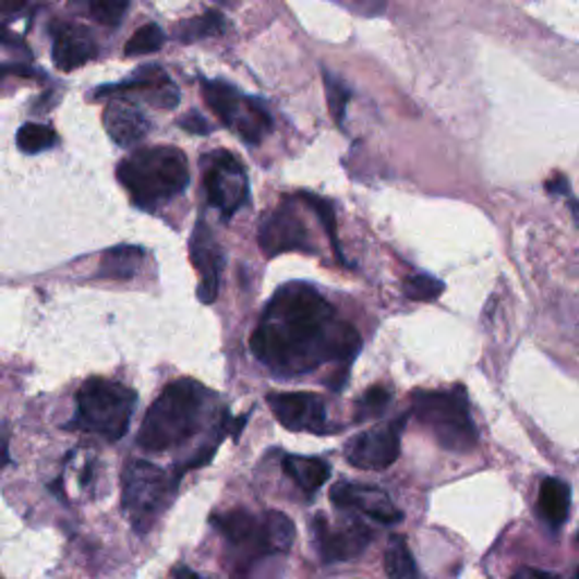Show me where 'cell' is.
<instances>
[{
  "instance_id": "13",
  "label": "cell",
  "mask_w": 579,
  "mask_h": 579,
  "mask_svg": "<svg viewBox=\"0 0 579 579\" xmlns=\"http://www.w3.org/2000/svg\"><path fill=\"white\" fill-rule=\"evenodd\" d=\"M313 534H315V545L319 551V557L326 564L355 559L358 555L367 551L370 543H372V536H374L367 526L355 523V521L330 526L324 514L315 516Z\"/></svg>"
},
{
  "instance_id": "25",
  "label": "cell",
  "mask_w": 579,
  "mask_h": 579,
  "mask_svg": "<svg viewBox=\"0 0 579 579\" xmlns=\"http://www.w3.org/2000/svg\"><path fill=\"white\" fill-rule=\"evenodd\" d=\"M391 403V391L383 385H374L364 391L362 399L355 403V423H367L378 419Z\"/></svg>"
},
{
  "instance_id": "35",
  "label": "cell",
  "mask_w": 579,
  "mask_h": 579,
  "mask_svg": "<svg viewBox=\"0 0 579 579\" xmlns=\"http://www.w3.org/2000/svg\"><path fill=\"white\" fill-rule=\"evenodd\" d=\"M0 44H5V46H21V39H14L12 33H8L5 27H0Z\"/></svg>"
},
{
  "instance_id": "11",
  "label": "cell",
  "mask_w": 579,
  "mask_h": 579,
  "mask_svg": "<svg viewBox=\"0 0 579 579\" xmlns=\"http://www.w3.org/2000/svg\"><path fill=\"white\" fill-rule=\"evenodd\" d=\"M410 414L394 419L385 429L362 431L345 444V457L349 465L362 471H385L401 455V435Z\"/></svg>"
},
{
  "instance_id": "15",
  "label": "cell",
  "mask_w": 579,
  "mask_h": 579,
  "mask_svg": "<svg viewBox=\"0 0 579 579\" xmlns=\"http://www.w3.org/2000/svg\"><path fill=\"white\" fill-rule=\"evenodd\" d=\"M330 500L335 507L364 514L383 526H394L403 518V511L396 507L389 500V496L383 490H378V486L338 482V484H333Z\"/></svg>"
},
{
  "instance_id": "8",
  "label": "cell",
  "mask_w": 579,
  "mask_h": 579,
  "mask_svg": "<svg viewBox=\"0 0 579 579\" xmlns=\"http://www.w3.org/2000/svg\"><path fill=\"white\" fill-rule=\"evenodd\" d=\"M202 94L208 109L227 128L238 132V136L245 143L258 145L272 132V116L265 111V107L254 98L242 96L238 88L220 80H204Z\"/></svg>"
},
{
  "instance_id": "2",
  "label": "cell",
  "mask_w": 579,
  "mask_h": 579,
  "mask_svg": "<svg viewBox=\"0 0 579 579\" xmlns=\"http://www.w3.org/2000/svg\"><path fill=\"white\" fill-rule=\"evenodd\" d=\"M208 391L191 378L170 383L149 406L138 431V446L147 453H164L186 444L200 433Z\"/></svg>"
},
{
  "instance_id": "20",
  "label": "cell",
  "mask_w": 579,
  "mask_h": 579,
  "mask_svg": "<svg viewBox=\"0 0 579 579\" xmlns=\"http://www.w3.org/2000/svg\"><path fill=\"white\" fill-rule=\"evenodd\" d=\"M284 473L299 486V490L313 496L330 478V465L322 457H303V455H286Z\"/></svg>"
},
{
  "instance_id": "23",
  "label": "cell",
  "mask_w": 579,
  "mask_h": 579,
  "mask_svg": "<svg viewBox=\"0 0 579 579\" xmlns=\"http://www.w3.org/2000/svg\"><path fill=\"white\" fill-rule=\"evenodd\" d=\"M225 33V19L220 12H206L202 16H195L186 21L184 25H179L177 29V39L179 41H197L206 37H216Z\"/></svg>"
},
{
  "instance_id": "22",
  "label": "cell",
  "mask_w": 579,
  "mask_h": 579,
  "mask_svg": "<svg viewBox=\"0 0 579 579\" xmlns=\"http://www.w3.org/2000/svg\"><path fill=\"white\" fill-rule=\"evenodd\" d=\"M385 570L389 579H419L417 562L410 553L406 536L394 534L385 551Z\"/></svg>"
},
{
  "instance_id": "36",
  "label": "cell",
  "mask_w": 579,
  "mask_h": 579,
  "mask_svg": "<svg viewBox=\"0 0 579 579\" xmlns=\"http://www.w3.org/2000/svg\"><path fill=\"white\" fill-rule=\"evenodd\" d=\"M174 577H177V579H200L189 566H179V568L174 570Z\"/></svg>"
},
{
  "instance_id": "17",
  "label": "cell",
  "mask_w": 579,
  "mask_h": 579,
  "mask_svg": "<svg viewBox=\"0 0 579 579\" xmlns=\"http://www.w3.org/2000/svg\"><path fill=\"white\" fill-rule=\"evenodd\" d=\"M128 91H136V94H143L152 105L159 107V109H172L179 102L177 86L166 75V71L159 69V67H145V69L136 71V75L130 82H120V84H113V86H102L98 91V96L128 94Z\"/></svg>"
},
{
  "instance_id": "10",
  "label": "cell",
  "mask_w": 579,
  "mask_h": 579,
  "mask_svg": "<svg viewBox=\"0 0 579 579\" xmlns=\"http://www.w3.org/2000/svg\"><path fill=\"white\" fill-rule=\"evenodd\" d=\"M258 245L267 258L288 252H317L309 225L299 216L294 202H284L279 208L267 213L258 229Z\"/></svg>"
},
{
  "instance_id": "32",
  "label": "cell",
  "mask_w": 579,
  "mask_h": 579,
  "mask_svg": "<svg viewBox=\"0 0 579 579\" xmlns=\"http://www.w3.org/2000/svg\"><path fill=\"white\" fill-rule=\"evenodd\" d=\"M37 71L29 69L25 64H0V77L8 75H23V77H33Z\"/></svg>"
},
{
  "instance_id": "3",
  "label": "cell",
  "mask_w": 579,
  "mask_h": 579,
  "mask_svg": "<svg viewBox=\"0 0 579 579\" xmlns=\"http://www.w3.org/2000/svg\"><path fill=\"white\" fill-rule=\"evenodd\" d=\"M118 181L143 210H155L186 191L191 170L186 155L172 145L136 149L118 166Z\"/></svg>"
},
{
  "instance_id": "29",
  "label": "cell",
  "mask_w": 579,
  "mask_h": 579,
  "mask_svg": "<svg viewBox=\"0 0 579 579\" xmlns=\"http://www.w3.org/2000/svg\"><path fill=\"white\" fill-rule=\"evenodd\" d=\"M301 200H303V204L311 206L317 213V218L322 220V225H324V229H326V233L330 238V245H333L335 254H338V258L342 263H347L345 256H342V252H340V245H338V231H335V210H333V204L328 200H324V197L309 195V193H301Z\"/></svg>"
},
{
  "instance_id": "9",
  "label": "cell",
  "mask_w": 579,
  "mask_h": 579,
  "mask_svg": "<svg viewBox=\"0 0 579 579\" xmlns=\"http://www.w3.org/2000/svg\"><path fill=\"white\" fill-rule=\"evenodd\" d=\"M204 189L210 206H216L225 220H229L250 200L248 172L229 152L210 155L204 172Z\"/></svg>"
},
{
  "instance_id": "31",
  "label": "cell",
  "mask_w": 579,
  "mask_h": 579,
  "mask_svg": "<svg viewBox=\"0 0 579 579\" xmlns=\"http://www.w3.org/2000/svg\"><path fill=\"white\" fill-rule=\"evenodd\" d=\"M179 125L184 128L186 132H191V134H208L210 132V125L206 123V120L197 111H191L184 120H179Z\"/></svg>"
},
{
  "instance_id": "16",
  "label": "cell",
  "mask_w": 579,
  "mask_h": 579,
  "mask_svg": "<svg viewBox=\"0 0 579 579\" xmlns=\"http://www.w3.org/2000/svg\"><path fill=\"white\" fill-rule=\"evenodd\" d=\"M98 48L86 27L64 23L55 27L52 41V62L59 71H75L96 57Z\"/></svg>"
},
{
  "instance_id": "30",
  "label": "cell",
  "mask_w": 579,
  "mask_h": 579,
  "mask_svg": "<svg viewBox=\"0 0 579 579\" xmlns=\"http://www.w3.org/2000/svg\"><path fill=\"white\" fill-rule=\"evenodd\" d=\"M324 84H326V98H328L330 113L342 125L345 118H347V102L351 98V91L347 88V84L342 80H338L328 71H324Z\"/></svg>"
},
{
  "instance_id": "19",
  "label": "cell",
  "mask_w": 579,
  "mask_h": 579,
  "mask_svg": "<svg viewBox=\"0 0 579 579\" xmlns=\"http://www.w3.org/2000/svg\"><path fill=\"white\" fill-rule=\"evenodd\" d=\"M536 511L543 523L559 530L570 514V486L559 478H545L539 486Z\"/></svg>"
},
{
  "instance_id": "24",
  "label": "cell",
  "mask_w": 579,
  "mask_h": 579,
  "mask_svg": "<svg viewBox=\"0 0 579 579\" xmlns=\"http://www.w3.org/2000/svg\"><path fill=\"white\" fill-rule=\"evenodd\" d=\"M16 143L25 155H39V152H46L57 143V134L46 125L25 123L16 134Z\"/></svg>"
},
{
  "instance_id": "5",
  "label": "cell",
  "mask_w": 579,
  "mask_h": 579,
  "mask_svg": "<svg viewBox=\"0 0 579 579\" xmlns=\"http://www.w3.org/2000/svg\"><path fill=\"white\" fill-rule=\"evenodd\" d=\"M138 396L123 383L91 378L77 391V412L69 429L98 435L107 442L123 439L130 431Z\"/></svg>"
},
{
  "instance_id": "4",
  "label": "cell",
  "mask_w": 579,
  "mask_h": 579,
  "mask_svg": "<svg viewBox=\"0 0 579 579\" xmlns=\"http://www.w3.org/2000/svg\"><path fill=\"white\" fill-rule=\"evenodd\" d=\"M213 526L225 536L231 551L245 555L250 564L274 555L284 557L294 543V523L284 511L254 516L248 509H233L213 516Z\"/></svg>"
},
{
  "instance_id": "18",
  "label": "cell",
  "mask_w": 579,
  "mask_h": 579,
  "mask_svg": "<svg viewBox=\"0 0 579 579\" xmlns=\"http://www.w3.org/2000/svg\"><path fill=\"white\" fill-rule=\"evenodd\" d=\"M105 128L107 134L113 138L120 147H132L141 143L149 132L147 116L128 100H113L105 109Z\"/></svg>"
},
{
  "instance_id": "34",
  "label": "cell",
  "mask_w": 579,
  "mask_h": 579,
  "mask_svg": "<svg viewBox=\"0 0 579 579\" xmlns=\"http://www.w3.org/2000/svg\"><path fill=\"white\" fill-rule=\"evenodd\" d=\"M25 5V0H0V12H16Z\"/></svg>"
},
{
  "instance_id": "1",
  "label": "cell",
  "mask_w": 579,
  "mask_h": 579,
  "mask_svg": "<svg viewBox=\"0 0 579 579\" xmlns=\"http://www.w3.org/2000/svg\"><path fill=\"white\" fill-rule=\"evenodd\" d=\"M351 324L335 317L330 303L306 281L281 286L252 333V353L274 376L315 372L326 362L349 364L360 351Z\"/></svg>"
},
{
  "instance_id": "33",
  "label": "cell",
  "mask_w": 579,
  "mask_h": 579,
  "mask_svg": "<svg viewBox=\"0 0 579 579\" xmlns=\"http://www.w3.org/2000/svg\"><path fill=\"white\" fill-rule=\"evenodd\" d=\"M514 579H557V577L551 575V572H543V570L523 568V570H518V572L514 575Z\"/></svg>"
},
{
  "instance_id": "27",
  "label": "cell",
  "mask_w": 579,
  "mask_h": 579,
  "mask_svg": "<svg viewBox=\"0 0 579 579\" xmlns=\"http://www.w3.org/2000/svg\"><path fill=\"white\" fill-rule=\"evenodd\" d=\"M446 286L431 274H412L403 281V294L412 301H435L444 294Z\"/></svg>"
},
{
  "instance_id": "6",
  "label": "cell",
  "mask_w": 579,
  "mask_h": 579,
  "mask_svg": "<svg viewBox=\"0 0 579 579\" xmlns=\"http://www.w3.org/2000/svg\"><path fill=\"white\" fill-rule=\"evenodd\" d=\"M412 410L421 425H425L435 442L450 453H471L478 444V429L469 412L467 391L462 387L446 391L417 389L410 394Z\"/></svg>"
},
{
  "instance_id": "26",
  "label": "cell",
  "mask_w": 579,
  "mask_h": 579,
  "mask_svg": "<svg viewBox=\"0 0 579 579\" xmlns=\"http://www.w3.org/2000/svg\"><path fill=\"white\" fill-rule=\"evenodd\" d=\"M77 3H82L88 16L100 25H118L128 12L130 0H77Z\"/></svg>"
},
{
  "instance_id": "21",
  "label": "cell",
  "mask_w": 579,
  "mask_h": 579,
  "mask_svg": "<svg viewBox=\"0 0 579 579\" xmlns=\"http://www.w3.org/2000/svg\"><path fill=\"white\" fill-rule=\"evenodd\" d=\"M145 258V252L136 245H118L109 252H105L98 277L102 279H118V281H130L136 277V272L141 269Z\"/></svg>"
},
{
  "instance_id": "14",
  "label": "cell",
  "mask_w": 579,
  "mask_h": 579,
  "mask_svg": "<svg viewBox=\"0 0 579 579\" xmlns=\"http://www.w3.org/2000/svg\"><path fill=\"white\" fill-rule=\"evenodd\" d=\"M191 261L200 274L197 299L208 306V303L216 301L220 294L225 254L220 242L216 240V236H213V231L204 220L195 225V231L191 236Z\"/></svg>"
},
{
  "instance_id": "7",
  "label": "cell",
  "mask_w": 579,
  "mask_h": 579,
  "mask_svg": "<svg viewBox=\"0 0 579 579\" xmlns=\"http://www.w3.org/2000/svg\"><path fill=\"white\" fill-rule=\"evenodd\" d=\"M177 478H170L161 467L132 460L123 469V509L132 528L147 534L174 496Z\"/></svg>"
},
{
  "instance_id": "12",
  "label": "cell",
  "mask_w": 579,
  "mask_h": 579,
  "mask_svg": "<svg viewBox=\"0 0 579 579\" xmlns=\"http://www.w3.org/2000/svg\"><path fill=\"white\" fill-rule=\"evenodd\" d=\"M267 406L286 431L290 433H311V435H330L335 429H328V410L322 396L311 391H274L267 396Z\"/></svg>"
},
{
  "instance_id": "28",
  "label": "cell",
  "mask_w": 579,
  "mask_h": 579,
  "mask_svg": "<svg viewBox=\"0 0 579 579\" xmlns=\"http://www.w3.org/2000/svg\"><path fill=\"white\" fill-rule=\"evenodd\" d=\"M164 46V33L161 27L155 23H147L143 27H138L134 37L128 41L125 46V55L128 57H138V55H149V52H157Z\"/></svg>"
}]
</instances>
